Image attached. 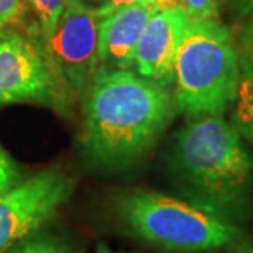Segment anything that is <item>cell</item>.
Masks as SVG:
<instances>
[{
  "label": "cell",
  "mask_w": 253,
  "mask_h": 253,
  "mask_svg": "<svg viewBox=\"0 0 253 253\" xmlns=\"http://www.w3.org/2000/svg\"><path fill=\"white\" fill-rule=\"evenodd\" d=\"M86 101V145L106 168L141 159L172 121L169 89L131 72L103 66L93 76Z\"/></svg>",
  "instance_id": "1"
},
{
  "label": "cell",
  "mask_w": 253,
  "mask_h": 253,
  "mask_svg": "<svg viewBox=\"0 0 253 253\" xmlns=\"http://www.w3.org/2000/svg\"><path fill=\"white\" fill-rule=\"evenodd\" d=\"M174 170L191 203L228 218L253 193V156L221 117L191 120L176 136Z\"/></svg>",
  "instance_id": "2"
},
{
  "label": "cell",
  "mask_w": 253,
  "mask_h": 253,
  "mask_svg": "<svg viewBox=\"0 0 253 253\" xmlns=\"http://www.w3.org/2000/svg\"><path fill=\"white\" fill-rule=\"evenodd\" d=\"M229 30L217 20L190 21L176 55V106L191 118L221 117L234 104L241 76Z\"/></svg>",
  "instance_id": "3"
},
{
  "label": "cell",
  "mask_w": 253,
  "mask_h": 253,
  "mask_svg": "<svg viewBox=\"0 0 253 253\" xmlns=\"http://www.w3.org/2000/svg\"><path fill=\"white\" fill-rule=\"evenodd\" d=\"M117 210L132 234L169 252L215 251L241 236L228 218L191 201L155 191H131L120 199Z\"/></svg>",
  "instance_id": "4"
},
{
  "label": "cell",
  "mask_w": 253,
  "mask_h": 253,
  "mask_svg": "<svg viewBox=\"0 0 253 253\" xmlns=\"http://www.w3.org/2000/svg\"><path fill=\"white\" fill-rule=\"evenodd\" d=\"M100 20L81 0H68L55 30L42 41V52L61 86L82 90L99 71Z\"/></svg>",
  "instance_id": "5"
},
{
  "label": "cell",
  "mask_w": 253,
  "mask_h": 253,
  "mask_svg": "<svg viewBox=\"0 0 253 253\" xmlns=\"http://www.w3.org/2000/svg\"><path fill=\"white\" fill-rule=\"evenodd\" d=\"M72 190V179L65 173L45 170L0 196V253L51 221Z\"/></svg>",
  "instance_id": "6"
},
{
  "label": "cell",
  "mask_w": 253,
  "mask_h": 253,
  "mask_svg": "<svg viewBox=\"0 0 253 253\" xmlns=\"http://www.w3.org/2000/svg\"><path fill=\"white\" fill-rule=\"evenodd\" d=\"M59 86L38 46L17 33L0 36V106L52 99Z\"/></svg>",
  "instance_id": "7"
},
{
  "label": "cell",
  "mask_w": 253,
  "mask_h": 253,
  "mask_svg": "<svg viewBox=\"0 0 253 253\" xmlns=\"http://www.w3.org/2000/svg\"><path fill=\"white\" fill-rule=\"evenodd\" d=\"M189 24L184 9L156 11L146 23L136 46V73L165 86L172 81L176 55Z\"/></svg>",
  "instance_id": "8"
},
{
  "label": "cell",
  "mask_w": 253,
  "mask_h": 253,
  "mask_svg": "<svg viewBox=\"0 0 253 253\" xmlns=\"http://www.w3.org/2000/svg\"><path fill=\"white\" fill-rule=\"evenodd\" d=\"M158 9L152 0H142L114 10L100 20L99 61L107 68L129 69L146 23Z\"/></svg>",
  "instance_id": "9"
},
{
  "label": "cell",
  "mask_w": 253,
  "mask_h": 253,
  "mask_svg": "<svg viewBox=\"0 0 253 253\" xmlns=\"http://www.w3.org/2000/svg\"><path fill=\"white\" fill-rule=\"evenodd\" d=\"M241 76L234 100L232 126L241 136L253 144V62L246 56L241 58Z\"/></svg>",
  "instance_id": "10"
},
{
  "label": "cell",
  "mask_w": 253,
  "mask_h": 253,
  "mask_svg": "<svg viewBox=\"0 0 253 253\" xmlns=\"http://www.w3.org/2000/svg\"><path fill=\"white\" fill-rule=\"evenodd\" d=\"M38 21V30L42 41L54 31L68 0H28Z\"/></svg>",
  "instance_id": "11"
},
{
  "label": "cell",
  "mask_w": 253,
  "mask_h": 253,
  "mask_svg": "<svg viewBox=\"0 0 253 253\" xmlns=\"http://www.w3.org/2000/svg\"><path fill=\"white\" fill-rule=\"evenodd\" d=\"M6 253H72V248L62 238L44 235L30 239Z\"/></svg>",
  "instance_id": "12"
},
{
  "label": "cell",
  "mask_w": 253,
  "mask_h": 253,
  "mask_svg": "<svg viewBox=\"0 0 253 253\" xmlns=\"http://www.w3.org/2000/svg\"><path fill=\"white\" fill-rule=\"evenodd\" d=\"M183 9L190 21L215 20L218 0H183Z\"/></svg>",
  "instance_id": "13"
},
{
  "label": "cell",
  "mask_w": 253,
  "mask_h": 253,
  "mask_svg": "<svg viewBox=\"0 0 253 253\" xmlns=\"http://www.w3.org/2000/svg\"><path fill=\"white\" fill-rule=\"evenodd\" d=\"M20 174L17 166L9 154L0 146V196L9 193L18 186Z\"/></svg>",
  "instance_id": "14"
},
{
  "label": "cell",
  "mask_w": 253,
  "mask_h": 253,
  "mask_svg": "<svg viewBox=\"0 0 253 253\" xmlns=\"http://www.w3.org/2000/svg\"><path fill=\"white\" fill-rule=\"evenodd\" d=\"M81 1L87 7H90L100 18H103L110 13H113L114 10L142 0H81Z\"/></svg>",
  "instance_id": "15"
},
{
  "label": "cell",
  "mask_w": 253,
  "mask_h": 253,
  "mask_svg": "<svg viewBox=\"0 0 253 253\" xmlns=\"http://www.w3.org/2000/svg\"><path fill=\"white\" fill-rule=\"evenodd\" d=\"M21 9L23 0H0V36L3 34V28L20 16Z\"/></svg>",
  "instance_id": "16"
},
{
  "label": "cell",
  "mask_w": 253,
  "mask_h": 253,
  "mask_svg": "<svg viewBox=\"0 0 253 253\" xmlns=\"http://www.w3.org/2000/svg\"><path fill=\"white\" fill-rule=\"evenodd\" d=\"M236 17H246L253 14V0H229Z\"/></svg>",
  "instance_id": "17"
},
{
  "label": "cell",
  "mask_w": 253,
  "mask_h": 253,
  "mask_svg": "<svg viewBox=\"0 0 253 253\" xmlns=\"http://www.w3.org/2000/svg\"><path fill=\"white\" fill-rule=\"evenodd\" d=\"M158 11L172 9H183V0H152Z\"/></svg>",
  "instance_id": "18"
},
{
  "label": "cell",
  "mask_w": 253,
  "mask_h": 253,
  "mask_svg": "<svg viewBox=\"0 0 253 253\" xmlns=\"http://www.w3.org/2000/svg\"><path fill=\"white\" fill-rule=\"evenodd\" d=\"M251 62H253V30L246 37V55H245Z\"/></svg>",
  "instance_id": "19"
},
{
  "label": "cell",
  "mask_w": 253,
  "mask_h": 253,
  "mask_svg": "<svg viewBox=\"0 0 253 253\" xmlns=\"http://www.w3.org/2000/svg\"><path fill=\"white\" fill-rule=\"evenodd\" d=\"M235 253H253V244L245 245V246H242V248H239Z\"/></svg>",
  "instance_id": "20"
},
{
  "label": "cell",
  "mask_w": 253,
  "mask_h": 253,
  "mask_svg": "<svg viewBox=\"0 0 253 253\" xmlns=\"http://www.w3.org/2000/svg\"><path fill=\"white\" fill-rule=\"evenodd\" d=\"M96 253H117V252H113V251H110L107 248H104V246H100L99 249H97V252Z\"/></svg>",
  "instance_id": "21"
},
{
  "label": "cell",
  "mask_w": 253,
  "mask_h": 253,
  "mask_svg": "<svg viewBox=\"0 0 253 253\" xmlns=\"http://www.w3.org/2000/svg\"><path fill=\"white\" fill-rule=\"evenodd\" d=\"M219 1H222V0H218V3H219Z\"/></svg>",
  "instance_id": "22"
}]
</instances>
